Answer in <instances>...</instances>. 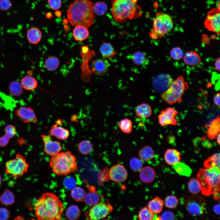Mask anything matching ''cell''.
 <instances>
[{
    "label": "cell",
    "mask_w": 220,
    "mask_h": 220,
    "mask_svg": "<svg viewBox=\"0 0 220 220\" xmlns=\"http://www.w3.org/2000/svg\"><path fill=\"white\" fill-rule=\"evenodd\" d=\"M49 164L53 172L59 175H67L78 170L75 157L68 151L51 156Z\"/></svg>",
    "instance_id": "5b68a950"
},
{
    "label": "cell",
    "mask_w": 220,
    "mask_h": 220,
    "mask_svg": "<svg viewBox=\"0 0 220 220\" xmlns=\"http://www.w3.org/2000/svg\"><path fill=\"white\" fill-rule=\"evenodd\" d=\"M156 173L153 168L150 166L142 168L140 171L139 177L141 181L145 183H150L154 179Z\"/></svg>",
    "instance_id": "ffe728a7"
},
{
    "label": "cell",
    "mask_w": 220,
    "mask_h": 220,
    "mask_svg": "<svg viewBox=\"0 0 220 220\" xmlns=\"http://www.w3.org/2000/svg\"><path fill=\"white\" fill-rule=\"evenodd\" d=\"M100 52L102 56L106 58H113L117 53L110 42H103L100 47Z\"/></svg>",
    "instance_id": "f1b7e54d"
},
{
    "label": "cell",
    "mask_w": 220,
    "mask_h": 220,
    "mask_svg": "<svg viewBox=\"0 0 220 220\" xmlns=\"http://www.w3.org/2000/svg\"><path fill=\"white\" fill-rule=\"evenodd\" d=\"M59 121L52 126L50 130V134L57 138L62 140H66L69 136V130L59 126Z\"/></svg>",
    "instance_id": "ac0fdd59"
},
{
    "label": "cell",
    "mask_w": 220,
    "mask_h": 220,
    "mask_svg": "<svg viewBox=\"0 0 220 220\" xmlns=\"http://www.w3.org/2000/svg\"><path fill=\"white\" fill-rule=\"evenodd\" d=\"M12 6L10 0H0V9L6 11L9 9Z\"/></svg>",
    "instance_id": "f907efd6"
},
{
    "label": "cell",
    "mask_w": 220,
    "mask_h": 220,
    "mask_svg": "<svg viewBox=\"0 0 220 220\" xmlns=\"http://www.w3.org/2000/svg\"><path fill=\"white\" fill-rule=\"evenodd\" d=\"M20 83L23 89L29 91L35 90L38 86L37 80L34 77L29 75L23 78Z\"/></svg>",
    "instance_id": "f546056e"
},
{
    "label": "cell",
    "mask_w": 220,
    "mask_h": 220,
    "mask_svg": "<svg viewBox=\"0 0 220 220\" xmlns=\"http://www.w3.org/2000/svg\"><path fill=\"white\" fill-rule=\"evenodd\" d=\"M93 9L95 14L101 16L105 14L108 10L107 4L103 2H98L93 5Z\"/></svg>",
    "instance_id": "b9f144b4"
},
{
    "label": "cell",
    "mask_w": 220,
    "mask_h": 220,
    "mask_svg": "<svg viewBox=\"0 0 220 220\" xmlns=\"http://www.w3.org/2000/svg\"><path fill=\"white\" fill-rule=\"evenodd\" d=\"M46 18L48 19H50L53 16L52 13L51 12H48L45 15Z\"/></svg>",
    "instance_id": "6f0895ef"
},
{
    "label": "cell",
    "mask_w": 220,
    "mask_h": 220,
    "mask_svg": "<svg viewBox=\"0 0 220 220\" xmlns=\"http://www.w3.org/2000/svg\"><path fill=\"white\" fill-rule=\"evenodd\" d=\"M206 168L217 167L220 168V153H216L209 156L204 163Z\"/></svg>",
    "instance_id": "74e56055"
},
{
    "label": "cell",
    "mask_w": 220,
    "mask_h": 220,
    "mask_svg": "<svg viewBox=\"0 0 220 220\" xmlns=\"http://www.w3.org/2000/svg\"><path fill=\"white\" fill-rule=\"evenodd\" d=\"M130 168L135 172L140 171L142 168L143 163L141 159L136 157L132 158L130 161Z\"/></svg>",
    "instance_id": "f6af8a7d"
},
{
    "label": "cell",
    "mask_w": 220,
    "mask_h": 220,
    "mask_svg": "<svg viewBox=\"0 0 220 220\" xmlns=\"http://www.w3.org/2000/svg\"><path fill=\"white\" fill-rule=\"evenodd\" d=\"M173 166L176 171L179 174L187 177L191 175L192 170L186 164L179 162Z\"/></svg>",
    "instance_id": "e575fe53"
},
{
    "label": "cell",
    "mask_w": 220,
    "mask_h": 220,
    "mask_svg": "<svg viewBox=\"0 0 220 220\" xmlns=\"http://www.w3.org/2000/svg\"><path fill=\"white\" fill-rule=\"evenodd\" d=\"M160 216L161 220H173L175 219L174 214L170 211H165Z\"/></svg>",
    "instance_id": "816d5d0a"
},
{
    "label": "cell",
    "mask_w": 220,
    "mask_h": 220,
    "mask_svg": "<svg viewBox=\"0 0 220 220\" xmlns=\"http://www.w3.org/2000/svg\"><path fill=\"white\" fill-rule=\"evenodd\" d=\"M60 63L59 59L54 56L48 57L45 60V66L49 71H54L58 68Z\"/></svg>",
    "instance_id": "1f68e13d"
},
{
    "label": "cell",
    "mask_w": 220,
    "mask_h": 220,
    "mask_svg": "<svg viewBox=\"0 0 220 220\" xmlns=\"http://www.w3.org/2000/svg\"><path fill=\"white\" fill-rule=\"evenodd\" d=\"M213 210L218 215H220V203L218 204L215 205L213 208Z\"/></svg>",
    "instance_id": "11a10c76"
},
{
    "label": "cell",
    "mask_w": 220,
    "mask_h": 220,
    "mask_svg": "<svg viewBox=\"0 0 220 220\" xmlns=\"http://www.w3.org/2000/svg\"><path fill=\"white\" fill-rule=\"evenodd\" d=\"M110 66V63L107 60L98 59L92 62L91 70L96 75L103 76L108 72Z\"/></svg>",
    "instance_id": "2e32d148"
},
{
    "label": "cell",
    "mask_w": 220,
    "mask_h": 220,
    "mask_svg": "<svg viewBox=\"0 0 220 220\" xmlns=\"http://www.w3.org/2000/svg\"><path fill=\"white\" fill-rule=\"evenodd\" d=\"M66 178L64 181V185L66 189H72L75 187L76 182L73 178L68 177Z\"/></svg>",
    "instance_id": "681fc988"
},
{
    "label": "cell",
    "mask_w": 220,
    "mask_h": 220,
    "mask_svg": "<svg viewBox=\"0 0 220 220\" xmlns=\"http://www.w3.org/2000/svg\"><path fill=\"white\" fill-rule=\"evenodd\" d=\"M152 113V108L148 104L142 103L136 107L135 114L139 119L148 118Z\"/></svg>",
    "instance_id": "44dd1931"
},
{
    "label": "cell",
    "mask_w": 220,
    "mask_h": 220,
    "mask_svg": "<svg viewBox=\"0 0 220 220\" xmlns=\"http://www.w3.org/2000/svg\"><path fill=\"white\" fill-rule=\"evenodd\" d=\"M183 59L186 64L191 66L197 65L201 61L200 56L196 51H187L184 55Z\"/></svg>",
    "instance_id": "7402d4cb"
},
{
    "label": "cell",
    "mask_w": 220,
    "mask_h": 220,
    "mask_svg": "<svg viewBox=\"0 0 220 220\" xmlns=\"http://www.w3.org/2000/svg\"><path fill=\"white\" fill-rule=\"evenodd\" d=\"M220 9L216 8L208 13L204 22L205 27L210 31L219 34L220 29Z\"/></svg>",
    "instance_id": "8fae6325"
},
{
    "label": "cell",
    "mask_w": 220,
    "mask_h": 220,
    "mask_svg": "<svg viewBox=\"0 0 220 220\" xmlns=\"http://www.w3.org/2000/svg\"><path fill=\"white\" fill-rule=\"evenodd\" d=\"M179 200L175 196L170 195L165 198L164 204L165 206L169 208L173 209L175 208L178 204Z\"/></svg>",
    "instance_id": "bcb514c9"
},
{
    "label": "cell",
    "mask_w": 220,
    "mask_h": 220,
    "mask_svg": "<svg viewBox=\"0 0 220 220\" xmlns=\"http://www.w3.org/2000/svg\"><path fill=\"white\" fill-rule=\"evenodd\" d=\"M220 92L217 93L214 97V101L215 104L218 106H220Z\"/></svg>",
    "instance_id": "db71d44e"
},
{
    "label": "cell",
    "mask_w": 220,
    "mask_h": 220,
    "mask_svg": "<svg viewBox=\"0 0 220 220\" xmlns=\"http://www.w3.org/2000/svg\"><path fill=\"white\" fill-rule=\"evenodd\" d=\"M189 213L193 216L202 214L206 209V201L202 196L193 195L189 196L185 202Z\"/></svg>",
    "instance_id": "9c48e42d"
},
{
    "label": "cell",
    "mask_w": 220,
    "mask_h": 220,
    "mask_svg": "<svg viewBox=\"0 0 220 220\" xmlns=\"http://www.w3.org/2000/svg\"><path fill=\"white\" fill-rule=\"evenodd\" d=\"M29 165L25 159L20 154H16L15 157L7 161L5 163V171L14 178L23 176L26 172Z\"/></svg>",
    "instance_id": "ba28073f"
},
{
    "label": "cell",
    "mask_w": 220,
    "mask_h": 220,
    "mask_svg": "<svg viewBox=\"0 0 220 220\" xmlns=\"http://www.w3.org/2000/svg\"><path fill=\"white\" fill-rule=\"evenodd\" d=\"M81 211L79 207L75 205L70 206L67 209L66 215L69 220L77 219L80 216Z\"/></svg>",
    "instance_id": "8d00e7d4"
},
{
    "label": "cell",
    "mask_w": 220,
    "mask_h": 220,
    "mask_svg": "<svg viewBox=\"0 0 220 220\" xmlns=\"http://www.w3.org/2000/svg\"><path fill=\"white\" fill-rule=\"evenodd\" d=\"M133 62L136 65H143L147 64L148 61L145 54L141 51H137L131 56Z\"/></svg>",
    "instance_id": "d590c367"
},
{
    "label": "cell",
    "mask_w": 220,
    "mask_h": 220,
    "mask_svg": "<svg viewBox=\"0 0 220 220\" xmlns=\"http://www.w3.org/2000/svg\"><path fill=\"white\" fill-rule=\"evenodd\" d=\"M216 137H217V142L218 144L219 145H220V133L218 134V135H217Z\"/></svg>",
    "instance_id": "94428289"
},
{
    "label": "cell",
    "mask_w": 220,
    "mask_h": 220,
    "mask_svg": "<svg viewBox=\"0 0 220 220\" xmlns=\"http://www.w3.org/2000/svg\"><path fill=\"white\" fill-rule=\"evenodd\" d=\"M93 146L91 142L89 140H84L79 143L78 149L82 154L87 155L90 153L93 150Z\"/></svg>",
    "instance_id": "ab89813d"
},
{
    "label": "cell",
    "mask_w": 220,
    "mask_h": 220,
    "mask_svg": "<svg viewBox=\"0 0 220 220\" xmlns=\"http://www.w3.org/2000/svg\"><path fill=\"white\" fill-rule=\"evenodd\" d=\"M72 35L75 39L78 41L82 42L86 40L89 36L88 28L80 25L75 27Z\"/></svg>",
    "instance_id": "484cf974"
},
{
    "label": "cell",
    "mask_w": 220,
    "mask_h": 220,
    "mask_svg": "<svg viewBox=\"0 0 220 220\" xmlns=\"http://www.w3.org/2000/svg\"><path fill=\"white\" fill-rule=\"evenodd\" d=\"M178 113L176 110L171 108L162 110L158 116L159 124L162 126L177 125V121L175 117Z\"/></svg>",
    "instance_id": "4fadbf2b"
},
{
    "label": "cell",
    "mask_w": 220,
    "mask_h": 220,
    "mask_svg": "<svg viewBox=\"0 0 220 220\" xmlns=\"http://www.w3.org/2000/svg\"><path fill=\"white\" fill-rule=\"evenodd\" d=\"M15 197L9 190L6 189L0 196V202L2 204L8 206L12 205L14 202Z\"/></svg>",
    "instance_id": "d6a6232c"
},
{
    "label": "cell",
    "mask_w": 220,
    "mask_h": 220,
    "mask_svg": "<svg viewBox=\"0 0 220 220\" xmlns=\"http://www.w3.org/2000/svg\"><path fill=\"white\" fill-rule=\"evenodd\" d=\"M189 87L182 76H178L173 81L168 89L162 93V99L166 103L172 105L182 101V96Z\"/></svg>",
    "instance_id": "8992f818"
},
{
    "label": "cell",
    "mask_w": 220,
    "mask_h": 220,
    "mask_svg": "<svg viewBox=\"0 0 220 220\" xmlns=\"http://www.w3.org/2000/svg\"><path fill=\"white\" fill-rule=\"evenodd\" d=\"M154 215V214L145 206L139 211L138 216L140 220H151L153 219Z\"/></svg>",
    "instance_id": "ee69618b"
},
{
    "label": "cell",
    "mask_w": 220,
    "mask_h": 220,
    "mask_svg": "<svg viewBox=\"0 0 220 220\" xmlns=\"http://www.w3.org/2000/svg\"><path fill=\"white\" fill-rule=\"evenodd\" d=\"M164 205L163 201L156 196L149 201L147 207L153 214H157L162 211Z\"/></svg>",
    "instance_id": "83f0119b"
},
{
    "label": "cell",
    "mask_w": 220,
    "mask_h": 220,
    "mask_svg": "<svg viewBox=\"0 0 220 220\" xmlns=\"http://www.w3.org/2000/svg\"><path fill=\"white\" fill-rule=\"evenodd\" d=\"M26 35L29 43L32 44L38 43L42 38V33L37 27L30 28L27 30Z\"/></svg>",
    "instance_id": "603a6c76"
},
{
    "label": "cell",
    "mask_w": 220,
    "mask_h": 220,
    "mask_svg": "<svg viewBox=\"0 0 220 220\" xmlns=\"http://www.w3.org/2000/svg\"><path fill=\"white\" fill-rule=\"evenodd\" d=\"M108 175L111 180L116 183H120L123 182L127 179L128 174L124 166L118 164L110 168Z\"/></svg>",
    "instance_id": "9a60e30c"
},
{
    "label": "cell",
    "mask_w": 220,
    "mask_h": 220,
    "mask_svg": "<svg viewBox=\"0 0 220 220\" xmlns=\"http://www.w3.org/2000/svg\"><path fill=\"white\" fill-rule=\"evenodd\" d=\"M67 13L72 26L80 25L88 28L94 24L93 4L89 0H75L70 5Z\"/></svg>",
    "instance_id": "7a4b0ae2"
},
{
    "label": "cell",
    "mask_w": 220,
    "mask_h": 220,
    "mask_svg": "<svg viewBox=\"0 0 220 220\" xmlns=\"http://www.w3.org/2000/svg\"><path fill=\"white\" fill-rule=\"evenodd\" d=\"M5 134L0 138V147L6 146L10 139L14 137L16 133V127L11 125H7L5 128Z\"/></svg>",
    "instance_id": "d4e9b609"
},
{
    "label": "cell",
    "mask_w": 220,
    "mask_h": 220,
    "mask_svg": "<svg viewBox=\"0 0 220 220\" xmlns=\"http://www.w3.org/2000/svg\"><path fill=\"white\" fill-rule=\"evenodd\" d=\"M112 210V206L108 203L99 202L86 212V218L88 220L103 219L109 215Z\"/></svg>",
    "instance_id": "30bf717a"
},
{
    "label": "cell",
    "mask_w": 220,
    "mask_h": 220,
    "mask_svg": "<svg viewBox=\"0 0 220 220\" xmlns=\"http://www.w3.org/2000/svg\"><path fill=\"white\" fill-rule=\"evenodd\" d=\"M2 181V178L1 176L0 175V184H1Z\"/></svg>",
    "instance_id": "6125c7cd"
},
{
    "label": "cell",
    "mask_w": 220,
    "mask_h": 220,
    "mask_svg": "<svg viewBox=\"0 0 220 220\" xmlns=\"http://www.w3.org/2000/svg\"><path fill=\"white\" fill-rule=\"evenodd\" d=\"M164 159L167 164L174 165L180 161L181 160L180 153L175 149H168L165 153Z\"/></svg>",
    "instance_id": "cb8c5ba5"
},
{
    "label": "cell",
    "mask_w": 220,
    "mask_h": 220,
    "mask_svg": "<svg viewBox=\"0 0 220 220\" xmlns=\"http://www.w3.org/2000/svg\"><path fill=\"white\" fill-rule=\"evenodd\" d=\"M220 57L218 58L216 60L215 63V67L216 70L218 72L220 71Z\"/></svg>",
    "instance_id": "9f6ffc18"
},
{
    "label": "cell",
    "mask_w": 220,
    "mask_h": 220,
    "mask_svg": "<svg viewBox=\"0 0 220 220\" xmlns=\"http://www.w3.org/2000/svg\"><path fill=\"white\" fill-rule=\"evenodd\" d=\"M35 214L39 220L61 219L64 207L59 198L52 193H43L35 205Z\"/></svg>",
    "instance_id": "6da1fadb"
},
{
    "label": "cell",
    "mask_w": 220,
    "mask_h": 220,
    "mask_svg": "<svg viewBox=\"0 0 220 220\" xmlns=\"http://www.w3.org/2000/svg\"><path fill=\"white\" fill-rule=\"evenodd\" d=\"M170 55L172 59L175 60H179L183 57L184 53L180 48L176 47L171 50Z\"/></svg>",
    "instance_id": "7dc6e473"
},
{
    "label": "cell",
    "mask_w": 220,
    "mask_h": 220,
    "mask_svg": "<svg viewBox=\"0 0 220 220\" xmlns=\"http://www.w3.org/2000/svg\"><path fill=\"white\" fill-rule=\"evenodd\" d=\"M118 125L121 130L124 133H130L132 130L133 123L129 119L125 118L121 119L119 121Z\"/></svg>",
    "instance_id": "f35d334b"
},
{
    "label": "cell",
    "mask_w": 220,
    "mask_h": 220,
    "mask_svg": "<svg viewBox=\"0 0 220 220\" xmlns=\"http://www.w3.org/2000/svg\"><path fill=\"white\" fill-rule=\"evenodd\" d=\"M173 27V20L171 16L162 12H158L153 20L152 28L149 35L153 39L161 38L170 32Z\"/></svg>",
    "instance_id": "52a82bcc"
},
{
    "label": "cell",
    "mask_w": 220,
    "mask_h": 220,
    "mask_svg": "<svg viewBox=\"0 0 220 220\" xmlns=\"http://www.w3.org/2000/svg\"><path fill=\"white\" fill-rule=\"evenodd\" d=\"M213 195H214V198L215 200H218L219 199V195L218 193H216Z\"/></svg>",
    "instance_id": "91938a15"
},
{
    "label": "cell",
    "mask_w": 220,
    "mask_h": 220,
    "mask_svg": "<svg viewBox=\"0 0 220 220\" xmlns=\"http://www.w3.org/2000/svg\"><path fill=\"white\" fill-rule=\"evenodd\" d=\"M173 81L172 78L169 75L162 73L154 77L152 84L156 91L162 93L168 89Z\"/></svg>",
    "instance_id": "7c38bea8"
},
{
    "label": "cell",
    "mask_w": 220,
    "mask_h": 220,
    "mask_svg": "<svg viewBox=\"0 0 220 220\" xmlns=\"http://www.w3.org/2000/svg\"><path fill=\"white\" fill-rule=\"evenodd\" d=\"M10 214L9 211L4 207L0 208V220H7L9 219Z\"/></svg>",
    "instance_id": "f5cc1de1"
},
{
    "label": "cell",
    "mask_w": 220,
    "mask_h": 220,
    "mask_svg": "<svg viewBox=\"0 0 220 220\" xmlns=\"http://www.w3.org/2000/svg\"><path fill=\"white\" fill-rule=\"evenodd\" d=\"M44 143V151L47 154L53 156L62 150L61 144L58 141L52 140L50 135H41Z\"/></svg>",
    "instance_id": "5bb4252c"
},
{
    "label": "cell",
    "mask_w": 220,
    "mask_h": 220,
    "mask_svg": "<svg viewBox=\"0 0 220 220\" xmlns=\"http://www.w3.org/2000/svg\"><path fill=\"white\" fill-rule=\"evenodd\" d=\"M16 115L25 123H36L38 122L33 110L30 107H20L16 111Z\"/></svg>",
    "instance_id": "e0dca14e"
},
{
    "label": "cell",
    "mask_w": 220,
    "mask_h": 220,
    "mask_svg": "<svg viewBox=\"0 0 220 220\" xmlns=\"http://www.w3.org/2000/svg\"><path fill=\"white\" fill-rule=\"evenodd\" d=\"M55 14L57 17H60L61 15V12L59 10H57L55 13Z\"/></svg>",
    "instance_id": "680465c9"
},
{
    "label": "cell",
    "mask_w": 220,
    "mask_h": 220,
    "mask_svg": "<svg viewBox=\"0 0 220 220\" xmlns=\"http://www.w3.org/2000/svg\"><path fill=\"white\" fill-rule=\"evenodd\" d=\"M155 155L154 151L152 147L148 145L142 147L139 151L138 156L140 158L145 161L152 160Z\"/></svg>",
    "instance_id": "4dcf8cb0"
},
{
    "label": "cell",
    "mask_w": 220,
    "mask_h": 220,
    "mask_svg": "<svg viewBox=\"0 0 220 220\" xmlns=\"http://www.w3.org/2000/svg\"><path fill=\"white\" fill-rule=\"evenodd\" d=\"M189 191L193 195H197L201 191L200 184L197 178H191L188 184Z\"/></svg>",
    "instance_id": "7bdbcfd3"
},
{
    "label": "cell",
    "mask_w": 220,
    "mask_h": 220,
    "mask_svg": "<svg viewBox=\"0 0 220 220\" xmlns=\"http://www.w3.org/2000/svg\"><path fill=\"white\" fill-rule=\"evenodd\" d=\"M220 176V168L217 167L199 170L196 178L200 184L203 195L208 196L219 193Z\"/></svg>",
    "instance_id": "277c9868"
},
{
    "label": "cell",
    "mask_w": 220,
    "mask_h": 220,
    "mask_svg": "<svg viewBox=\"0 0 220 220\" xmlns=\"http://www.w3.org/2000/svg\"><path fill=\"white\" fill-rule=\"evenodd\" d=\"M47 3L50 8L53 10H58L62 5L61 0H48Z\"/></svg>",
    "instance_id": "c3c4849f"
},
{
    "label": "cell",
    "mask_w": 220,
    "mask_h": 220,
    "mask_svg": "<svg viewBox=\"0 0 220 220\" xmlns=\"http://www.w3.org/2000/svg\"><path fill=\"white\" fill-rule=\"evenodd\" d=\"M88 187L89 191L86 193L84 201L88 206H93L99 202L100 197L94 186Z\"/></svg>",
    "instance_id": "d6986e66"
},
{
    "label": "cell",
    "mask_w": 220,
    "mask_h": 220,
    "mask_svg": "<svg viewBox=\"0 0 220 220\" xmlns=\"http://www.w3.org/2000/svg\"><path fill=\"white\" fill-rule=\"evenodd\" d=\"M86 193L82 188L79 187H75L72 189L71 195L72 198L78 202L84 201Z\"/></svg>",
    "instance_id": "60d3db41"
},
{
    "label": "cell",
    "mask_w": 220,
    "mask_h": 220,
    "mask_svg": "<svg viewBox=\"0 0 220 220\" xmlns=\"http://www.w3.org/2000/svg\"><path fill=\"white\" fill-rule=\"evenodd\" d=\"M10 93L13 96L19 97L23 92V88L20 82L17 81H13L10 84L9 87Z\"/></svg>",
    "instance_id": "836d02e7"
},
{
    "label": "cell",
    "mask_w": 220,
    "mask_h": 220,
    "mask_svg": "<svg viewBox=\"0 0 220 220\" xmlns=\"http://www.w3.org/2000/svg\"><path fill=\"white\" fill-rule=\"evenodd\" d=\"M138 0H112L111 13L115 21L120 23L127 20L135 19L142 15Z\"/></svg>",
    "instance_id": "3957f363"
},
{
    "label": "cell",
    "mask_w": 220,
    "mask_h": 220,
    "mask_svg": "<svg viewBox=\"0 0 220 220\" xmlns=\"http://www.w3.org/2000/svg\"><path fill=\"white\" fill-rule=\"evenodd\" d=\"M220 132V120L218 117L212 121L207 131V135L211 140L214 139Z\"/></svg>",
    "instance_id": "4316f807"
}]
</instances>
